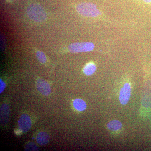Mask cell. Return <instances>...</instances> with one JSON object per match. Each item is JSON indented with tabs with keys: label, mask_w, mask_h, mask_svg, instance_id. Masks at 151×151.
<instances>
[{
	"label": "cell",
	"mask_w": 151,
	"mask_h": 151,
	"mask_svg": "<svg viewBox=\"0 0 151 151\" xmlns=\"http://www.w3.org/2000/svg\"><path fill=\"white\" fill-rule=\"evenodd\" d=\"M36 56L39 62L41 63H45L47 60L46 57L42 52L38 51L36 52Z\"/></svg>",
	"instance_id": "13"
},
{
	"label": "cell",
	"mask_w": 151,
	"mask_h": 151,
	"mask_svg": "<svg viewBox=\"0 0 151 151\" xmlns=\"http://www.w3.org/2000/svg\"><path fill=\"white\" fill-rule=\"evenodd\" d=\"M9 116V107L8 105L4 103L1 108V123L2 126H6L8 122Z\"/></svg>",
	"instance_id": "7"
},
{
	"label": "cell",
	"mask_w": 151,
	"mask_h": 151,
	"mask_svg": "<svg viewBox=\"0 0 151 151\" xmlns=\"http://www.w3.org/2000/svg\"><path fill=\"white\" fill-rule=\"evenodd\" d=\"M29 17L34 21L41 22L47 19V14L43 8L38 4L30 5L27 9Z\"/></svg>",
	"instance_id": "2"
},
{
	"label": "cell",
	"mask_w": 151,
	"mask_h": 151,
	"mask_svg": "<svg viewBox=\"0 0 151 151\" xmlns=\"http://www.w3.org/2000/svg\"><path fill=\"white\" fill-rule=\"evenodd\" d=\"M131 84L127 82L124 84V86L120 90L119 94V101L121 104L127 105L131 97Z\"/></svg>",
	"instance_id": "4"
},
{
	"label": "cell",
	"mask_w": 151,
	"mask_h": 151,
	"mask_svg": "<svg viewBox=\"0 0 151 151\" xmlns=\"http://www.w3.org/2000/svg\"><path fill=\"white\" fill-rule=\"evenodd\" d=\"M25 150L26 151H38L39 148L35 143L29 142L26 144Z\"/></svg>",
	"instance_id": "12"
},
{
	"label": "cell",
	"mask_w": 151,
	"mask_h": 151,
	"mask_svg": "<svg viewBox=\"0 0 151 151\" xmlns=\"http://www.w3.org/2000/svg\"><path fill=\"white\" fill-rule=\"evenodd\" d=\"M95 45L92 42H75L69 45L68 49L71 53H79L92 51Z\"/></svg>",
	"instance_id": "3"
},
{
	"label": "cell",
	"mask_w": 151,
	"mask_h": 151,
	"mask_svg": "<svg viewBox=\"0 0 151 151\" xmlns=\"http://www.w3.org/2000/svg\"><path fill=\"white\" fill-rule=\"evenodd\" d=\"M122 123L118 120H113L109 122L107 124L108 129L112 132H116L122 129Z\"/></svg>",
	"instance_id": "9"
},
{
	"label": "cell",
	"mask_w": 151,
	"mask_h": 151,
	"mask_svg": "<svg viewBox=\"0 0 151 151\" xmlns=\"http://www.w3.org/2000/svg\"><path fill=\"white\" fill-rule=\"evenodd\" d=\"M37 87L41 94L45 96H48L51 92L50 86L47 81L43 79L39 78L36 82Z\"/></svg>",
	"instance_id": "6"
},
{
	"label": "cell",
	"mask_w": 151,
	"mask_h": 151,
	"mask_svg": "<svg viewBox=\"0 0 151 151\" xmlns=\"http://www.w3.org/2000/svg\"><path fill=\"white\" fill-rule=\"evenodd\" d=\"M6 84L1 79H0V93L1 94L6 88Z\"/></svg>",
	"instance_id": "14"
},
{
	"label": "cell",
	"mask_w": 151,
	"mask_h": 151,
	"mask_svg": "<svg viewBox=\"0 0 151 151\" xmlns=\"http://www.w3.org/2000/svg\"><path fill=\"white\" fill-rule=\"evenodd\" d=\"M9 1H14V0H9Z\"/></svg>",
	"instance_id": "16"
},
{
	"label": "cell",
	"mask_w": 151,
	"mask_h": 151,
	"mask_svg": "<svg viewBox=\"0 0 151 151\" xmlns=\"http://www.w3.org/2000/svg\"><path fill=\"white\" fill-rule=\"evenodd\" d=\"M142 1L144 2L147 3V4L151 3V0H142Z\"/></svg>",
	"instance_id": "15"
},
{
	"label": "cell",
	"mask_w": 151,
	"mask_h": 151,
	"mask_svg": "<svg viewBox=\"0 0 151 151\" xmlns=\"http://www.w3.org/2000/svg\"><path fill=\"white\" fill-rule=\"evenodd\" d=\"M73 106L76 110L78 111H84L86 108V104L85 101L79 98L74 100Z\"/></svg>",
	"instance_id": "11"
},
{
	"label": "cell",
	"mask_w": 151,
	"mask_h": 151,
	"mask_svg": "<svg viewBox=\"0 0 151 151\" xmlns=\"http://www.w3.org/2000/svg\"><path fill=\"white\" fill-rule=\"evenodd\" d=\"M32 126V122L29 116L27 114H23L18 121L19 131L22 133H26L29 131Z\"/></svg>",
	"instance_id": "5"
},
{
	"label": "cell",
	"mask_w": 151,
	"mask_h": 151,
	"mask_svg": "<svg viewBox=\"0 0 151 151\" xmlns=\"http://www.w3.org/2000/svg\"><path fill=\"white\" fill-rule=\"evenodd\" d=\"M49 139V136L46 132H40L37 134L36 141L40 145H44L48 143Z\"/></svg>",
	"instance_id": "8"
},
{
	"label": "cell",
	"mask_w": 151,
	"mask_h": 151,
	"mask_svg": "<svg viewBox=\"0 0 151 151\" xmlns=\"http://www.w3.org/2000/svg\"><path fill=\"white\" fill-rule=\"evenodd\" d=\"M76 9L78 13L84 17H96L101 14L97 6L93 3H80L76 6Z\"/></svg>",
	"instance_id": "1"
},
{
	"label": "cell",
	"mask_w": 151,
	"mask_h": 151,
	"mask_svg": "<svg viewBox=\"0 0 151 151\" xmlns=\"http://www.w3.org/2000/svg\"><path fill=\"white\" fill-rule=\"evenodd\" d=\"M96 66L93 62H89L86 63L83 68V71L84 74L87 76L92 75L96 70Z\"/></svg>",
	"instance_id": "10"
}]
</instances>
